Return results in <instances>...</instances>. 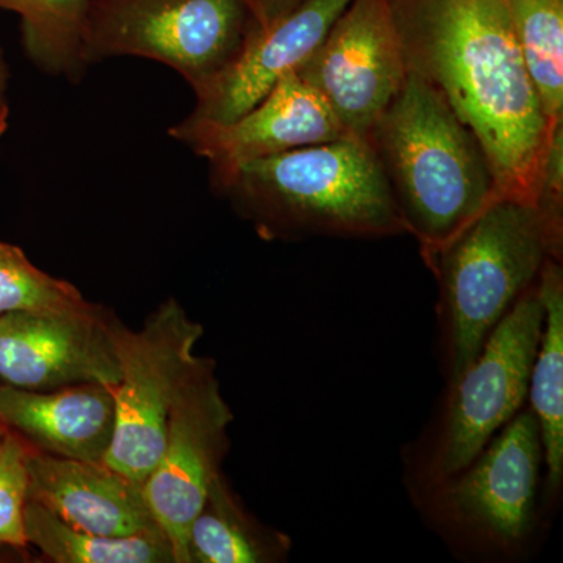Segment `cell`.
<instances>
[{"instance_id":"7a4b0ae2","label":"cell","mask_w":563,"mask_h":563,"mask_svg":"<svg viewBox=\"0 0 563 563\" xmlns=\"http://www.w3.org/2000/svg\"><path fill=\"white\" fill-rule=\"evenodd\" d=\"M368 143L428 268L451 240L501 198L477 136L412 73L374 122Z\"/></svg>"},{"instance_id":"603a6c76","label":"cell","mask_w":563,"mask_h":563,"mask_svg":"<svg viewBox=\"0 0 563 563\" xmlns=\"http://www.w3.org/2000/svg\"><path fill=\"white\" fill-rule=\"evenodd\" d=\"M302 0H254L252 27L265 29L287 16Z\"/></svg>"},{"instance_id":"cb8c5ba5","label":"cell","mask_w":563,"mask_h":563,"mask_svg":"<svg viewBox=\"0 0 563 563\" xmlns=\"http://www.w3.org/2000/svg\"><path fill=\"white\" fill-rule=\"evenodd\" d=\"M9 81L10 70L7 65L5 54L0 47V125H9L10 106H9Z\"/></svg>"},{"instance_id":"30bf717a","label":"cell","mask_w":563,"mask_h":563,"mask_svg":"<svg viewBox=\"0 0 563 563\" xmlns=\"http://www.w3.org/2000/svg\"><path fill=\"white\" fill-rule=\"evenodd\" d=\"M388 0H351L296 70L320 92L346 135L368 140L407 77Z\"/></svg>"},{"instance_id":"3957f363","label":"cell","mask_w":563,"mask_h":563,"mask_svg":"<svg viewBox=\"0 0 563 563\" xmlns=\"http://www.w3.org/2000/svg\"><path fill=\"white\" fill-rule=\"evenodd\" d=\"M265 239H385L407 233L368 140L355 136L257 158L213 177Z\"/></svg>"},{"instance_id":"8992f818","label":"cell","mask_w":563,"mask_h":563,"mask_svg":"<svg viewBox=\"0 0 563 563\" xmlns=\"http://www.w3.org/2000/svg\"><path fill=\"white\" fill-rule=\"evenodd\" d=\"M251 25L246 0H91L84 60L150 58L199 92L235 60Z\"/></svg>"},{"instance_id":"5bb4252c","label":"cell","mask_w":563,"mask_h":563,"mask_svg":"<svg viewBox=\"0 0 563 563\" xmlns=\"http://www.w3.org/2000/svg\"><path fill=\"white\" fill-rule=\"evenodd\" d=\"M29 499L66 523L99 536L162 531L152 517L143 484L106 462L55 457L29 448Z\"/></svg>"},{"instance_id":"484cf974","label":"cell","mask_w":563,"mask_h":563,"mask_svg":"<svg viewBox=\"0 0 563 563\" xmlns=\"http://www.w3.org/2000/svg\"><path fill=\"white\" fill-rule=\"evenodd\" d=\"M5 431H7V429L3 428L2 422H0V435H2V433Z\"/></svg>"},{"instance_id":"4fadbf2b","label":"cell","mask_w":563,"mask_h":563,"mask_svg":"<svg viewBox=\"0 0 563 563\" xmlns=\"http://www.w3.org/2000/svg\"><path fill=\"white\" fill-rule=\"evenodd\" d=\"M351 0H302L287 16L265 29L252 27L235 60L203 90L196 92V109L188 122L228 124L243 117L296 73Z\"/></svg>"},{"instance_id":"7c38bea8","label":"cell","mask_w":563,"mask_h":563,"mask_svg":"<svg viewBox=\"0 0 563 563\" xmlns=\"http://www.w3.org/2000/svg\"><path fill=\"white\" fill-rule=\"evenodd\" d=\"M169 135L211 165V177L243 163L346 136L320 92L296 73L228 124L181 121Z\"/></svg>"},{"instance_id":"277c9868","label":"cell","mask_w":563,"mask_h":563,"mask_svg":"<svg viewBox=\"0 0 563 563\" xmlns=\"http://www.w3.org/2000/svg\"><path fill=\"white\" fill-rule=\"evenodd\" d=\"M563 228L533 203L499 198L437 255L444 369L453 383L477 357L515 302L562 262Z\"/></svg>"},{"instance_id":"52a82bcc","label":"cell","mask_w":563,"mask_h":563,"mask_svg":"<svg viewBox=\"0 0 563 563\" xmlns=\"http://www.w3.org/2000/svg\"><path fill=\"white\" fill-rule=\"evenodd\" d=\"M542 439L531 409L520 410L465 468L418 495L432 523L474 550H520L537 523Z\"/></svg>"},{"instance_id":"8fae6325","label":"cell","mask_w":563,"mask_h":563,"mask_svg":"<svg viewBox=\"0 0 563 563\" xmlns=\"http://www.w3.org/2000/svg\"><path fill=\"white\" fill-rule=\"evenodd\" d=\"M114 320L103 309L41 310L0 317V379L22 390L69 385L118 387Z\"/></svg>"},{"instance_id":"ffe728a7","label":"cell","mask_w":563,"mask_h":563,"mask_svg":"<svg viewBox=\"0 0 563 563\" xmlns=\"http://www.w3.org/2000/svg\"><path fill=\"white\" fill-rule=\"evenodd\" d=\"M91 0H0V10L21 18L25 54L49 74L80 76L84 33Z\"/></svg>"},{"instance_id":"9c48e42d","label":"cell","mask_w":563,"mask_h":563,"mask_svg":"<svg viewBox=\"0 0 563 563\" xmlns=\"http://www.w3.org/2000/svg\"><path fill=\"white\" fill-rule=\"evenodd\" d=\"M232 420L214 362L196 358L174 399L161 459L143 483L152 517L168 537L176 563H190L188 531L221 474Z\"/></svg>"},{"instance_id":"6da1fadb","label":"cell","mask_w":563,"mask_h":563,"mask_svg":"<svg viewBox=\"0 0 563 563\" xmlns=\"http://www.w3.org/2000/svg\"><path fill=\"white\" fill-rule=\"evenodd\" d=\"M407 70L472 129L501 198H539L553 133L504 0H388ZM563 124V122H562Z\"/></svg>"},{"instance_id":"7402d4cb","label":"cell","mask_w":563,"mask_h":563,"mask_svg":"<svg viewBox=\"0 0 563 563\" xmlns=\"http://www.w3.org/2000/svg\"><path fill=\"white\" fill-rule=\"evenodd\" d=\"M29 446L7 429L0 435V544L27 547L24 509L29 499Z\"/></svg>"},{"instance_id":"ba28073f","label":"cell","mask_w":563,"mask_h":563,"mask_svg":"<svg viewBox=\"0 0 563 563\" xmlns=\"http://www.w3.org/2000/svg\"><path fill=\"white\" fill-rule=\"evenodd\" d=\"M114 346L121 380L114 388L117 426L103 462L143 484L165 446L169 412L177 391L195 365L203 328L179 302L169 299L140 331L114 320Z\"/></svg>"},{"instance_id":"4316f807","label":"cell","mask_w":563,"mask_h":563,"mask_svg":"<svg viewBox=\"0 0 563 563\" xmlns=\"http://www.w3.org/2000/svg\"><path fill=\"white\" fill-rule=\"evenodd\" d=\"M246 2L250 3L251 10H252V5H254V0H246Z\"/></svg>"},{"instance_id":"e0dca14e","label":"cell","mask_w":563,"mask_h":563,"mask_svg":"<svg viewBox=\"0 0 563 563\" xmlns=\"http://www.w3.org/2000/svg\"><path fill=\"white\" fill-rule=\"evenodd\" d=\"M288 550L290 540L251 518L220 474L188 531L190 563L279 562Z\"/></svg>"},{"instance_id":"d4e9b609","label":"cell","mask_w":563,"mask_h":563,"mask_svg":"<svg viewBox=\"0 0 563 563\" xmlns=\"http://www.w3.org/2000/svg\"><path fill=\"white\" fill-rule=\"evenodd\" d=\"M7 129H9V125H0V140L5 135Z\"/></svg>"},{"instance_id":"ac0fdd59","label":"cell","mask_w":563,"mask_h":563,"mask_svg":"<svg viewBox=\"0 0 563 563\" xmlns=\"http://www.w3.org/2000/svg\"><path fill=\"white\" fill-rule=\"evenodd\" d=\"M24 533L27 544L57 563H176L162 531L99 536L74 528L32 499L25 503Z\"/></svg>"},{"instance_id":"9a60e30c","label":"cell","mask_w":563,"mask_h":563,"mask_svg":"<svg viewBox=\"0 0 563 563\" xmlns=\"http://www.w3.org/2000/svg\"><path fill=\"white\" fill-rule=\"evenodd\" d=\"M0 422L32 450L84 462H103L113 442V390L81 384L22 390L0 384Z\"/></svg>"},{"instance_id":"5b68a950","label":"cell","mask_w":563,"mask_h":563,"mask_svg":"<svg viewBox=\"0 0 563 563\" xmlns=\"http://www.w3.org/2000/svg\"><path fill=\"white\" fill-rule=\"evenodd\" d=\"M543 325L537 284L515 302L472 365L450 383L410 473L417 496L461 472L523 409Z\"/></svg>"},{"instance_id":"d6986e66","label":"cell","mask_w":563,"mask_h":563,"mask_svg":"<svg viewBox=\"0 0 563 563\" xmlns=\"http://www.w3.org/2000/svg\"><path fill=\"white\" fill-rule=\"evenodd\" d=\"M550 125L563 122V0H504Z\"/></svg>"},{"instance_id":"44dd1931","label":"cell","mask_w":563,"mask_h":563,"mask_svg":"<svg viewBox=\"0 0 563 563\" xmlns=\"http://www.w3.org/2000/svg\"><path fill=\"white\" fill-rule=\"evenodd\" d=\"M88 306L91 303L69 282L41 272L20 247L0 242V317Z\"/></svg>"},{"instance_id":"2e32d148","label":"cell","mask_w":563,"mask_h":563,"mask_svg":"<svg viewBox=\"0 0 563 563\" xmlns=\"http://www.w3.org/2000/svg\"><path fill=\"white\" fill-rule=\"evenodd\" d=\"M543 306L539 350L529 376L528 396L539 424L544 466V495L554 499L563 481V272L550 258L537 280Z\"/></svg>"}]
</instances>
